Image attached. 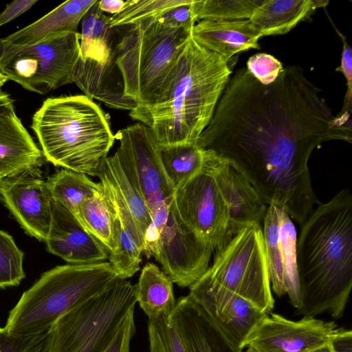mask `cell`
Returning a JSON list of instances; mask_svg holds the SVG:
<instances>
[{
    "label": "cell",
    "instance_id": "60d3db41",
    "mask_svg": "<svg viewBox=\"0 0 352 352\" xmlns=\"http://www.w3.org/2000/svg\"><path fill=\"white\" fill-rule=\"evenodd\" d=\"M37 2L38 0H18L7 4L0 13V27L25 12Z\"/></svg>",
    "mask_w": 352,
    "mask_h": 352
},
{
    "label": "cell",
    "instance_id": "d4e9b609",
    "mask_svg": "<svg viewBox=\"0 0 352 352\" xmlns=\"http://www.w3.org/2000/svg\"><path fill=\"white\" fill-rule=\"evenodd\" d=\"M328 3L325 0H263L250 21L261 37L285 34Z\"/></svg>",
    "mask_w": 352,
    "mask_h": 352
},
{
    "label": "cell",
    "instance_id": "d590c367",
    "mask_svg": "<svg viewBox=\"0 0 352 352\" xmlns=\"http://www.w3.org/2000/svg\"><path fill=\"white\" fill-rule=\"evenodd\" d=\"M52 326L26 335H11L0 327V352H47Z\"/></svg>",
    "mask_w": 352,
    "mask_h": 352
},
{
    "label": "cell",
    "instance_id": "30bf717a",
    "mask_svg": "<svg viewBox=\"0 0 352 352\" xmlns=\"http://www.w3.org/2000/svg\"><path fill=\"white\" fill-rule=\"evenodd\" d=\"M115 153L127 179L145 201L152 216L173 201L175 190L163 168L160 146L151 129L137 122L115 135Z\"/></svg>",
    "mask_w": 352,
    "mask_h": 352
},
{
    "label": "cell",
    "instance_id": "52a82bcc",
    "mask_svg": "<svg viewBox=\"0 0 352 352\" xmlns=\"http://www.w3.org/2000/svg\"><path fill=\"white\" fill-rule=\"evenodd\" d=\"M136 303L134 285L118 278L54 322L47 352H104Z\"/></svg>",
    "mask_w": 352,
    "mask_h": 352
},
{
    "label": "cell",
    "instance_id": "2e32d148",
    "mask_svg": "<svg viewBox=\"0 0 352 352\" xmlns=\"http://www.w3.org/2000/svg\"><path fill=\"white\" fill-rule=\"evenodd\" d=\"M189 288L188 295L240 347L251 330L267 314L205 274Z\"/></svg>",
    "mask_w": 352,
    "mask_h": 352
},
{
    "label": "cell",
    "instance_id": "d6a6232c",
    "mask_svg": "<svg viewBox=\"0 0 352 352\" xmlns=\"http://www.w3.org/2000/svg\"><path fill=\"white\" fill-rule=\"evenodd\" d=\"M263 0H197L196 19L235 21L250 19Z\"/></svg>",
    "mask_w": 352,
    "mask_h": 352
},
{
    "label": "cell",
    "instance_id": "8d00e7d4",
    "mask_svg": "<svg viewBox=\"0 0 352 352\" xmlns=\"http://www.w3.org/2000/svg\"><path fill=\"white\" fill-rule=\"evenodd\" d=\"M331 22L335 30L340 37L342 43V52L340 65L336 69V72H341L346 83V91L344 97V105L341 111L336 116V121L343 126H351V113L352 109V50L348 44L344 35H343Z\"/></svg>",
    "mask_w": 352,
    "mask_h": 352
},
{
    "label": "cell",
    "instance_id": "e575fe53",
    "mask_svg": "<svg viewBox=\"0 0 352 352\" xmlns=\"http://www.w3.org/2000/svg\"><path fill=\"white\" fill-rule=\"evenodd\" d=\"M148 319L150 352H187L170 316Z\"/></svg>",
    "mask_w": 352,
    "mask_h": 352
},
{
    "label": "cell",
    "instance_id": "7402d4cb",
    "mask_svg": "<svg viewBox=\"0 0 352 352\" xmlns=\"http://www.w3.org/2000/svg\"><path fill=\"white\" fill-rule=\"evenodd\" d=\"M191 35L200 45L228 61L241 52L261 48V36L250 19L201 20L194 25Z\"/></svg>",
    "mask_w": 352,
    "mask_h": 352
},
{
    "label": "cell",
    "instance_id": "cb8c5ba5",
    "mask_svg": "<svg viewBox=\"0 0 352 352\" xmlns=\"http://www.w3.org/2000/svg\"><path fill=\"white\" fill-rule=\"evenodd\" d=\"M43 155L21 120L0 128V185L6 179L42 164Z\"/></svg>",
    "mask_w": 352,
    "mask_h": 352
},
{
    "label": "cell",
    "instance_id": "ac0fdd59",
    "mask_svg": "<svg viewBox=\"0 0 352 352\" xmlns=\"http://www.w3.org/2000/svg\"><path fill=\"white\" fill-rule=\"evenodd\" d=\"M47 250L68 264H92L109 260L107 249L91 235L77 217L52 200V216Z\"/></svg>",
    "mask_w": 352,
    "mask_h": 352
},
{
    "label": "cell",
    "instance_id": "9a60e30c",
    "mask_svg": "<svg viewBox=\"0 0 352 352\" xmlns=\"http://www.w3.org/2000/svg\"><path fill=\"white\" fill-rule=\"evenodd\" d=\"M38 168L27 170L0 185V198L29 235L45 241L52 216V199Z\"/></svg>",
    "mask_w": 352,
    "mask_h": 352
},
{
    "label": "cell",
    "instance_id": "8992f818",
    "mask_svg": "<svg viewBox=\"0 0 352 352\" xmlns=\"http://www.w3.org/2000/svg\"><path fill=\"white\" fill-rule=\"evenodd\" d=\"M120 278L110 262L65 264L45 272L10 311L3 329L11 335L36 333L106 289Z\"/></svg>",
    "mask_w": 352,
    "mask_h": 352
},
{
    "label": "cell",
    "instance_id": "74e56055",
    "mask_svg": "<svg viewBox=\"0 0 352 352\" xmlns=\"http://www.w3.org/2000/svg\"><path fill=\"white\" fill-rule=\"evenodd\" d=\"M245 68L261 84L267 85L276 80L284 67L272 55L261 52L248 58Z\"/></svg>",
    "mask_w": 352,
    "mask_h": 352
},
{
    "label": "cell",
    "instance_id": "8fae6325",
    "mask_svg": "<svg viewBox=\"0 0 352 352\" xmlns=\"http://www.w3.org/2000/svg\"><path fill=\"white\" fill-rule=\"evenodd\" d=\"M174 193L173 202L182 221L197 234L219 250L228 238L229 210L208 162Z\"/></svg>",
    "mask_w": 352,
    "mask_h": 352
},
{
    "label": "cell",
    "instance_id": "3957f363",
    "mask_svg": "<svg viewBox=\"0 0 352 352\" xmlns=\"http://www.w3.org/2000/svg\"><path fill=\"white\" fill-rule=\"evenodd\" d=\"M229 61L192 35L177 68L158 101L129 116L148 126L160 145L196 143L209 124L230 78Z\"/></svg>",
    "mask_w": 352,
    "mask_h": 352
},
{
    "label": "cell",
    "instance_id": "4316f807",
    "mask_svg": "<svg viewBox=\"0 0 352 352\" xmlns=\"http://www.w3.org/2000/svg\"><path fill=\"white\" fill-rule=\"evenodd\" d=\"M97 1L82 19L80 56L106 63L116 56L118 28L109 25L110 17L102 12Z\"/></svg>",
    "mask_w": 352,
    "mask_h": 352
},
{
    "label": "cell",
    "instance_id": "ee69618b",
    "mask_svg": "<svg viewBox=\"0 0 352 352\" xmlns=\"http://www.w3.org/2000/svg\"><path fill=\"white\" fill-rule=\"evenodd\" d=\"M98 7L102 12H107L113 15L119 13L124 7L126 1L121 0H102L98 1Z\"/></svg>",
    "mask_w": 352,
    "mask_h": 352
},
{
    "label": "cell",
    "instance_id": "bcb514c9",
    "mask_svg": "<svg viewBox=\"0 0 352 352\" xmlns=\"http://www.w3.org/2000/svg\"><path fill=\"white\" fill-rule=\"evenodd\" d=\"M8 80H9L8 78L4 74L0 72V92H1V87Z\"/></svg>",
    "mask_w": 352,
    "mask_h": 352
},
{
    "label": "cell",
    "instance_id": "f1b7e54d",
    "mask_svg": "<svg viewBox=\"0 0 352 352\" xmlns=\"http://www.w3.org/2000/svg\"><path fill=\"white\" fill-rule=\"evenodd\" d=\"M160 158L175 191L203 168L207 150L196 143L160 145Z\"/></svg>",
    "mask_w": 352,
    "mask_h": 352
},
{
    "label": "cell",
    "instance_id": "4fadbf2b",
    "mask_svg": "<svg viewBox=\"0 0 352 352\" xmlns=\"http://www.w3.org/2000/svg\"><path fill=\"white\" fill-rule=\"evenodd\" d=\"M338 330L333 321L302 317L298 321L267 314L241 344L254 352H307L330 342Z\"/></svg>",
    "mask_w": 352,
    "mask_h": 352
},
{
    "label": "cell",
    "instance_id": "f6af8a7d",
    "mask_svg": "<svg viewBox=\"0 0 352 352\" xmlns=\"http://www.w3.org/2000/svg\"><path fill=\"white\" fill-rule=\"evenodd\" d=\"M307 352H335L330 345V342L314 350Z\"/></svg>",
    "mask_w": 352,
    "mask_h": 352
},
{
    "label": "cell",
    "instance_id": "b9f144b4",
    "mask_svg": "<svg viewBox=\"0 0 352 352\" xmlns=\"http://www.w3.org/2000/svg\"><path fill=\"white\" fill-rule=\"evenodd\" d=\"M335 352H352V332L351 330L338 329L330 341Z\"/></svg>",
    "mask_w": 352,
    "mask_h": 352
},
{
    "label": "cell",
    "instance_id": "9c48e42d",
    "mask_svg": "<svg viewBox=\"0 0 352 352\" xmlns=\"http://www.w3.org/2000/svg\"><path fill=\"white\" fill-rule=\"evenodd\" d=\"M204 274L266 314L274 308L261 226L248 225L234 234L215 251Z\"/></svg>",
    "mask_w": 352,
    "mask_h": 352
},
{
    "label": "cell",
    "instance_id": "836d02e7",
    "mask_svg": "<svg viewBox=\"0 0 352 352\" xmlns=\"http://www.w3.org/2000/svg\"><path fill=\"white\" fill-rule=\"evenodd\" d=\"M25 276L23 252L11 235L0 230V289L17 286Z\"/></svg>",
    "mask_w": 352,
    "mask_h": 352
},
{
    "label": "cell",
    "instance_id": "277c9868",
    "mask_svg": "<svg viewBox=\"0 0 352 352\" xmlns=\"http://www.w3.org/2000/svg\"><path fill=\"white\" fill-rule=\"evenodd\" d=\"M31 128L47 162L93 177L116 140L104 111L85 95L47 98Z\"/></svg>",
    "mask_w": 352,
    "mask_h": 352
},
{
    "label": "cell",
    "instance_id": "484cf974",
    "mask_svg": "<svg viewBox=\"0 0 352 352\" xmlns=\"http://www.w3.org/2000/svg\"><path fill=\"white\" fill-rule=\"evenodd\" d=\"M173 283L155 264L147 263L142 267L134 294L148 318L171 315L176 305Z\"/></svg>",
    "mask_w": 352,
    "mask_h": 352
},
{
    "label": "cell",
    "instance_id": "7a4b0ae2",
    "mask_svg": "<svg viewBox=\"0 0 352 352\" xmlns=\"http://www.w3.org/2000/svg\"><path fill=\"white\" fill-rule=\"evenodd\" d=\"M301 226L296 242L300 304L296 314L333 318L344 312L352 287V195L342 189L320 202Z\"/></svg>",
    "mask_w": 352,
    "mask_h": 352
},
{
    "label": "cell",
    "instance_id": "ffe728a7",
    "mask_svg": "<svg viewBox=\"0 0 352 352\" xmlns=\"http://www.w3.org/2000/svg\"><path fill=\"white\" fill-rule=\"evenodd\" d=\"M73 82L85 96L102 102L110 108L132 111L137 107L133 99L124 95L116 56L106 63L79 56L73 72Z\"/></svg>",
    "mask_w": 352,
    "mask_h": 352
},
{
    "label": "cell",
    "instance_id": "7c38bea8",
    "mask_svg": "<svg viewBox=\"0 0 352 352\" xmlns=\"http://www.w3.org/2000/svg\"><path fill=\"white\" fill-rule=\"evenodd\" d=\"M214 250L180 218L173 201L166 222L149 253L173 283L190 287L209 267Z\"/></svg>",
    "mask_w": 352,
    "mask_h": 352
},
{
    "label": "cell",
    "instance_id": "1f68e13d",
    "mask_svg": "<svg viewBox=\"0 0 352 352\" xmlns=\"http://www.w3.org/2000/svg\"><path fill=\"white\" fill-rule=\"evenodd\" d=\"M190 0H130L123 9L110 17L109 25L118 28L149 19H158L170 9Z\"/></svg>",
    "mask_w": 352,
    "mask_h": 352
},
{
    "label": "cell",
    "instance_id": "5bb4252c",
    "mask_svg": "<svg viewBox=\"0 0 352 352\" xmlns=\"http://www.w3.org/2000/svg\"><path fill=\"white\" fill-rule=\"evenodd\" d=\"M263 234L271 287L278 296L287 294L292 305L300 304L296 265L297 230L292 219L281 206L267 207Z\"/></svg>",
    "mask_w": 352,
    "mask_h": 352
},
{
    "label": "cell",
    "instance_id": "d6986e66",
    "mask_svg": "<svg viewBox=\"0 0 352 352\" xmlns=\"http://www.w3.org/2000/svg\"><path fill=\"white\" fill-rule=\"evenodd\" d=\"M170 318L187 352H243L189 295L176 300Z\"/></svg>",
    "mask_w": 352,
    "mask_h": 352
},
{
    "label": "cell",
    "instance_id": "4dcf8cb0",
    "mask_svg": "<svg viewBox=\"0 0 352 352\" xmlns=\"http://www.w3.org/2000/svg\"><path fill=\"white\" fill-rule=\"evenodd\" d=\"M100 168L118 189L144 241L145 233L151 223V216L143 198L126 177L115 154L107 156Z\"/></svg>",
    "mask_w": 352,
    "mask_h": 352
},
{
    "label": "cell",
    "instance_id": "5b68a950",
    "mask_svg": "<svg viewBox=\"0 0 352 352\" xmlns=\"http://www.w3.org/2000/svg\"><path fill=\"white\" fill-rule=\"evenodd\" d=\"M122 28L115 52L124 95L136 108H148L170 82L193 28H173L155 19Z\"/></svg>",
    "mask_w": 352,
    "mask_h": 352
},
{
    "label": "cell",
    "instance_id": "44dd1931",
    "mask_svg": "<svg viewBox=\"0 0 352 352\" xmlns=\"http://www.w3.org/2000/svg\"><path fill=\"white\" fill-rule=\"evenodd\" d=\"M97 177L110 199L120 228L118 247L109 254V262L120 278L127 279L140 270L144 250V238L115 184L100 168Z\"/></svg>",
    "mask_w": 352,
    "mask_h": 352
},
{
    "label": "cell",
    "instance_id": "6da1fadb",
    "mask_svg": "<svg viewBox=\"0 0 352 352\" xmlns=\"http://www.w3.org/2000/svg\"><path fill=\"white\" fill-rule=\"evenodd\" d=\"M302 67H284L264 85L245 67L230 77L196 144L243 173L267 205L283 207L302 225L320 201L308 162L322 143L352 142Z\"/></svg>",
    "mask_w": 352,
    "mask_h": 352
},
{
    "label": "cell",
    "instance_id": "83f0119b",
    "mask_svg": "<svg viewBox=\"0 0 352 352\" xmlns=\"http://www.w3.org/2000/svg\"><path fill=\"white\" fill-rule=\"evenodd\" d=\"M76 217L85 229L107 249L109 254L116 250L120 234L118 221L102 184L99 192L83 200Z\"/></svg>",
    "mask_w": 352,
    "mask_h": 352
},
{
    "label": "cell",
    "instance_id": "f35d334b",
    "mask_svg": "<svg viewBox=\"0 0 352 352\" xmlns=\"http://www.w3.org/2000/svg\"><path fill=\"white\" fill-rule=\"evenodd\" d=\"M197 0H190L187 3L173 8L157 19L160 22L173 28H193L196 19Z\"/></svg>",
    "mask_w": 352,
    "mask_h": 352
},
{
    "label": "cell",
    "instance_id": "603a6c76",
    "mask_svg": "<svg viewBox=\"0 0 352 352\" xmlns=\"http://www.w3.org/2000/svg\"><path fill=\"white\" fill-rule=\"evenodd\" d=\"M97 0H69L47 14L3 39L14 45H30L56 36L77 32L83 16Z\"/></svg>",
    "mask_w": 352,
    "mask_h": 352
},
{
    "label": "cell",
    "instance_id": "7bdbcfd3",
    "mask_svg": "<svg viewBox=\"0 0 352 352\" xmlns=\"http://www.w3.org/2000/svg\"><path fill=\"white\" fill-rule=\"evenodd\" d=\"M14 102L5 92H0V128L16 118Z\"/></svg>",
    "mask_w": 352,
    "mask_h": 352
},
{
    "label": "cell",
    "instance_id": "7dc6e473",
    "mask_svg": "<svg viewBox=\"0 0 352 352\" xmlns=\"http://www.w3.org/2000/svg\"><path fill=\"white\" fill-rule=\"evenodd\" d=\"M243 352H254V351L253 350H252L251 349L247 348L245 351H243Z\"/></svg>",
    "mask_w": 352,
    "mask_h": 352
},
{
    "label": "cell",
    "instance_id": "e0dca14e",
    "mask_svg": "<svg viewBox=\"0 0 352 352\" xmlns=\"http://www.w3.org/2000/svg\"><path fill=\"white\" fill-rule=\"evenodd\" d=\"M208 151L212 175L229 210V239L248 225L261 226L267 206L257 191L232 164Z\"/></svg>",
    "mask_w": 352,
    "mask_h": 352
},
{
    "label": "cell",
    "instance_id": "ba28073f",
    "mask_svg": "<svg viewBox=\"0 0 352 352\" xmlns=\"http://www.w3.org/2000/svg\"><path fill=\"white\" fill-rule=\"evenodd\" d=\"M80 33L66 32L30 45L0 38V72L24 89L41 95L73 82L80 56Z\"/></svg>",
    "mask_w": 352,
    "mask_h": 352
},
{
    "label": "cell",
    "instance_id": "f546056e",
    "mask_svg": "<svg viewBox=\"0 0 352 352\" xmlns=\"http://www.w3.org/2000/svg\"><path fill=\"white\" fill-rule=\"evenodd\" d=\"M52 200L57 201L76 216L81 203L101 189V184L96 183L87 175L60 168L46 179Z\"/></svg>",
    "mask_w": 352,
    "mask_h": 352
},
{
    "label": "cell",
    "instance_id": "ab89813d",
    "mask_svg": "<svg viewBox=\"0 0 352 352\" xmlns=\"http://www.w3.org/2000/svg\"><path fill=\"white\" fill-rule=\"evenodd\" d=\"M134 311L127 316L116 337L104 352H130L131 342L135 333Z\"/></svg>",
    "mask_w": 352,
    "mask_h": 352
}]
</instances>
